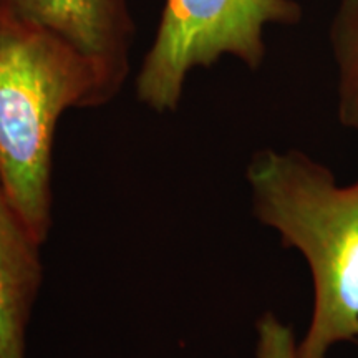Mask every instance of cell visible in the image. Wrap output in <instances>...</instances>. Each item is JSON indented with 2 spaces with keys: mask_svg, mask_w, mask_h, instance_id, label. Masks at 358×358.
<instances>
[{
  "mask_svg": "<svg viewBox=\"0 0 358 358\" xmlns=\"http://www.w3.org/2000/svg\"><path fill=\"white\" fill-rule=\"evenodd\" d=\"M85 58L0 7V179L40 244L52 227L53 140L70 108L106 103Z\"/></svg>",
  "mask_w": 358,
  "mask_h": 358,
  "instance_id": "7a4b0ae2",
  "label": "cell"
},
{
  "mask_svg": "<svg viewBox=\"0 0 358 358\" xmlns=\"http://www.w3.org/2000/svg\"><path fill=\"white\" fill-rule=\"evenodd\" d=\"M330 48L337 70V115L358 133V0H340L330 24Z\"/></svg>",
  "mask_w": 358,
  "mask_h": 358,
  "instance_id": "8992f818",
  "label": "cell"
},
{
  "mask_svg": "<svg viewBox=\"0 0 358 358\" xmlns=\"http://www.w3.org/2000/svg\"><path fill=\"white\" fill-rule=\"evenodd\" d=\"M252 213L299 250L312 277L313 303L299 358H327L358 340V179L338 185L320 161L297 150H261L245 171Z\"/></svg>",
  "mask_w": 358,
  "mask_h": 358,
  "instance_id": "6da1fadb",
  "label": "cell"
},
{
  "mask_svg": "<svg viewBox=\"0 0 358 358\" xmlns=\"http://www.w3.org/2000/svg\"><path fill=\"white\" fill-rule=\"evenodd\" d=\"M302 10L294 0H166L155 42L136 78L140 101L174 111L187 75L224 55L257 69L266 57L268 24H295Z\"/></svg>",
  "mask_w": 358,
  "mask_h": 358,
  "instance_id": "3957f363",
  "label": "cell"
},
{
  "mask_svg": "<svg viewBox=\"0 0 358 358\" xmlns=\"http://www.w3.org/2000/svg\"><path fill=\"white\" fill-rule=\"evenodd\" d=\"M256 358H299V342L292 325L274 312L262 313L256 322Z\"/></svg>",
  "mask_w": 358,
  "mask_h": 358,
  "instance_id": "52a82bcc",
  "label": "cell"
},
{
  "mask_svg": "<svg viewBox=\"0 0 358 358\" xmlns=\"http://www.w3.org/2000/svg\"><path fill=\"white\" fill-rule=\"evenodd\" d=\"M40 245L0 179V358H27V327L43 274Z\"/></svg>",
  "mask_w": 358,
  "mask_h": 358,
  "instance_id": "5b68a950",
  "label": "cell"
},
{
  "mask_svg": "<svg viewBox=\"0 0 358 358\" xmlns=\"http://www.w3.org/2000/svg\"><path fill=\"white\" fill-rule=\"evenodd\" d=\"M0 7L80 53L95 69L106 100L120 92L134 34L128 0H0Z\"/></svg>",
  "mask_w": 358,
  "mask_h": 358,
  "instance_id": "277c9868",
  "label": "cell"
}]
</instances>
